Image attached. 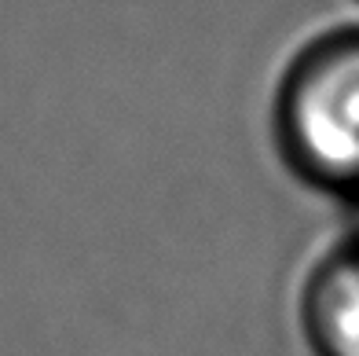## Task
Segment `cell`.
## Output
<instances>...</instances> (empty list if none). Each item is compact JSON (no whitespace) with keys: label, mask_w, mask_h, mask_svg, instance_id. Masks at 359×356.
Masks as SVG:
<instances>
[{"label":"cell","mask_w":359,"mask_h":356,"mask_svg":"<svg viewBox=\"0 0 359 356\" xmlns=\"http://www.w3.org/2000/svg\"><path fill=\"white\" fill-rule=\"evenodd\" d=\"M271 140L297 184L359 206V22L319 29L286 59Z\"/></svg>","instance_id":"obj_1"},{"label":"cell","mask_w":359,"mask_h":356,"mask_svg":"<svg viewBox=\"0 0 359 356\" xmlns=\"http://www.w3.org/2000/svg\"><path fill=\"white\" fill-rule=\"evenodd\" d=\"M352 228H355V232H359V206H355V224H352Z\"/></svg>","instance_id":"obj_3"},{"label":"cell","mask_w":359,"mask_h":356,"mask_svg":"<svg viewBox=\"0 0 359 356\" xmlns=\"http://www.w3.org/2000/svg\"><path fill=\"white\" fill-rule=\"evenodd\" d=\"M297 327L312 356H359V232L352 228L308 265Z\"/></svg>","instance_id":"obj_2"}]
</instances>
